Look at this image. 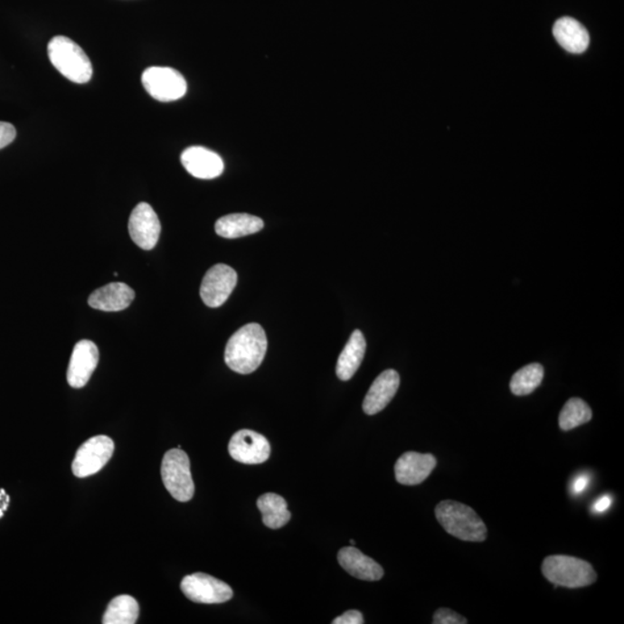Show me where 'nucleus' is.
Returning a JSON list of instances; mask_svg holds the SVG:
<instances>
[{
  "label": "nucleus",
  "mask_w": 624,
  "mask_h": 624,
  "mask_svg": "<svg viewBox=\"0 0 624 624\" xmlns=\"http://www.w3.org/2000/svg\"><path fill=\"white\" fill-rule=\"evenodd\" d=\"M141 81L146 91L160 102H173L184 97L187 85L184 77L172 68L153 66L144 71Z\"/></svg>",
  "instance_id": "423d86ee"
},
{
  "label": "nucleus",
  "mask_w": 624,
  "mask_h": 624,
  "mask_svg": "<svg viewBox=\"0 0 624 624\" xmlns=\"http://www.w3.org/2000/svg\"><path fill=\"white\" fill-rule=\"evenodd\" d=\"M364 622V615L359 610H347L341 617L333 619V624H362Z\"/></svg>",
  "instance_id": "bb28decb"
},
{
  "label": "nucleus",
  "mask_w": 624,
  "mask_h": 624,
  "mask_svg": "<svg viewBox=\"0 0 624 624\" xmlns=\"http://www.w3.org/2000/svg\"><path fill=\"white\" fill-rule=\"evenodd\" d=\"M181 161L187 173L201 180H213L224 169L222 157L202 146L186 148L182 153Z\"/></svg>",
  "instance_id": "4468645a"
},
{
  "label": "nucleus",
  "mask_w": 624,
  "mask_h": 624,
  "mask_svg": "<svg viewBox=\"0 0 624 624\" xmlns=\"http://www.w3.org/2000/svg\"><path fill=\"white\" fill-rule=\"evenodd\" d=\"M48 56L55 69L76 83L89 82L93 76V65L81 47L65 36H55L48 44Z\"/></svg>",
  "instance_id": "7ed1b4c3"
},
{
  "label": "nucleus",
  "mask_w": 624,
  "mask_h": 624,
  "mask_svg": "<svg viewBox=\"0 0 624 624\" xmlns=\"http://www.w3.org/2000/svg\"><path fill=\"white\" fill-rule=\"evenodd\" d=\"M351 544H355V541L351 540Z\"/></svg>",
  "instance_id": "7c9ffc66"
},
{
  "label": "nucleus",
  "mask_w": 624,
  "mask_h": 624,
  "mask_svg": "<svg viewBox=\"0 0 624 624\" xmlns=\"http://www.w3.org/2000/svg\"><path fill=\"white\" fill-rule=\"evenodd\" d=\"M592 415V410L582 399H569L560 413V428L564 431L572 430L573 428L590 422Z\"/></svg>",
  "instance_id": "5701e85b"
},
{
  "label": "nucleus",
  "mask_w": 624,
  "mask_h": 624,
  "mask_svg": "<svg viewBox=\"0 0 624 624\" xmlns=\"http://www.w3.org/2000/svg\"><path fill=\"white\" fill-rule=\"evenodd\" d=\"M589 481L590 477L585 476V474H581V476L577 477L575 481L572 482V493L578 495L584 492L586 487L589 486Z\"/></svg>",
  "instance_id": "cd10ccee"
},
{
  "label": "nucleus",
  "mask_w": 624,
  "mask_h": 624,
  "mask_svg": "<svg viewBox=\"0 0 624 624\" xmlns=\"http://www.w3.org/2000/svg\"><path fill=\"white\" fill-rule=\"evenodd\" d=\"M401 385V376L393 369L385 370L374 380L370 386L367 395L364 402V411L365 414L374 415L380 413L390 402L392 401L395 393Z\"/></svg>",
  "instance_id": "2eb2a0df"
},
{
  "label": "nucleus",
  "mask_w": 624,
  "mask_h": 624,
  "mask_svg": "<svg viewBox=\"0 0 624 624\" xmlns=\"http://www.w3.org/2000/svg\"><path fill=\"white\" fill-rule=\"evenodd\" d=\"M436 465V458L430 453L406 452L395 463V478L402 485H420L430 476Z\"/></svg>",
  "instance_id": "ddd939ff"
},
{
  "label": "nucleus",
  "mask_w": 624,
  "mask_h": 624,
  "mask_svg": "<svg viewBox=\"0 0 624 624\" xmlns=\"http://www.w3.org/2000/svg\"><path fill=\"white\" fill-rule=\"evenodd\" d=\"M257 506L263 515L264 525L272 530L284 527L290 520L291 515L287 509V502L280 495L265 494L258 498Z\"/></svg>",
  "instance_id": "412c9836"
},
{
  "label": "nucleus",
  "mask_w": 624,
  "mask_h": 624,
  "mask_svg": "<svg viewBox=\"0 0 624 624\" xmlns=\"http://www.w3.org/2000/svg\"><path fill=\"white\" fill-rule=\"evenodd\" d=\"M229 455L239 463L263 464L270 455V445L263 435L243 430L232 435L228 445Z\"/></svg>",
  "instance_id": "9d476101"
},
{
  "label": "nucleus",
  "mask_w": 624,
  "mask_h": 624,
  "mask_svg": "<svg viewBox=\"0 0 624 624\" xmlns=\"http://www.w3.org/2000/svg\"><path fill=\"white\" fill-rule=\"evenodd\" d=\"M544 578L557 586L580 589L592 585L597 581V572L592 565L584 560L567 555L546 557L543 563Z\"/></svg>",
  "instance_id": "20e7f679"
},
{
  "label": "nucleus",
  "mask_w": 624,
  "mask_h": 624,
  "mask_svg": "<svg viewBox=\"0 0 624 624\" xmlns=\"http://www.w3.org/2000/svg\"><path fill=\"white\" fill-rule=\"evenodd\" d=\"M128 232L133 242L144 250L156 248L160 239L161 223L159 216L147 203H140L133 208L128 220Z\"/></svg>",
  "instance_id": "9b49d317"
},
{
  "label": "nucleus",
  "mask_w": 624,
  "mask_h": 624,
  "mask_svg": "<svg viewBox=\"0 0 624 624\" xmlns=\"http://www.w3.org/2000/svg\"><path fill=\"white\" fill-rule=\"evenodd\" d=\"M99 348L90 340H81L74 346L68 369V383L81 389L90 382L99 364Z\"/></svg>",
  "instance_id": "f8f14e48"
},
{
  "label": "nucleus",
  "mask_w": 624,
  "mask_h": 624,
  "mask_svg": "<svg viewBox=\"0 0 624 624\" xmlns=\"http://www.w3.org/2000/svg\"><path fill=\"white\" fill-rule=\"evenodd\" d=\"M11 498L5 492V489H0V519L5 515L8 506H10Z\"/></svg>",
  "instance_id": "c756f323"
},
{
  "label": "nucleus",
  "mask_w": 624,
  "mask_h": 624,
  "mask_svg": "<svg viewBox=\"0 0 624 624\" xmlns=\"http://www.w3.org/2000/svg\"><path fill=\"white\" fill-rule=\"evenodd\" d=\"M15 138L16 130L14 125L0 122V149L7 147L8 145L14 143Z\"/></svg>",
  "instance_id": "a878e982"
},
{
  "label": "nucleus",
  "mask_w": 624,
  "mask_h": 624,
  "mask_svg": "<svg viewBox=\"0 0 624 624\" xmlns=\"http://www.w3.org/2000/svg\"><path fill=\"white\" fill-rule=\"evenodd\" d=\"M434 624H466L468 619L456 613L455 610L449 609H440L434 614Z\"/></svg>",
  "instance_id": "393cba45"
},
{
  "label": "nucleus",
  "mask_w": 624,
  "mask_h": 624,
  "mask_svg": "<svg viewBox=\"0 0 624 624\" xmlns=\"http://www.w3.org/2000/svg\"><path fill=\"white\" fill-rule=\"evenodd\" d=\"M135 298V290L131 287L122 282H112L93 291L89 298V305L101 311H122L130 307Z\"/></svg>",
  "instance_id": "dca6fc26"
},
{
  "label": "nucleus",
  "mask_w": 624,
  "mask_h": 624,
  "mask_svg": "<svg viewBox=\"0 0 624 624\" xmlns=\"http://www.w3.org/2000/svg\"><path fill=\"white\" fill-rule=\"evenodd\" d=\"M610 506L611 497L610 495H605V496L599 498L598 501L594 503L592 510L594 513L601 514L605 513L606 510H609Z\"/></svg>",
  "instance_id": "c85d7f7f"
},
{
  "label": "nucleus",
  "mask_w": 624,
  "mask_h": 624,
  "mask_svg": "<svg viewBox=\"0 0 624 624\" xmlns=\"http://www.w3.org/2000/svg\"><path fill=\"white\" fill-rule=\"evenodd\" d=\"M161 477L166 490L177 501L187 502L194 497V484L190 459L180 448L165 453L161 465Z\"/></svg>",
  "instance_id": "39448f33"
},
{
  "label": "nucleus",
  "mask_w": 624,
  "mask_h": 624,
  "mask_svg": "<svg viewBox=\"0 0 624 624\" xmlns=\"http://www.w3.org/2000/svg\"><path fill=\"white\" fill-rule=\"evenodd\" d=\"M181 589L185 597L194 602L223 603L232 598L231 586L203 572L183 578Z\"/></svg>",
  "instance_id": "6e6552de"
},
{
  "label": "nucleus",
  "mask_w": 624,
  "mask_h": 624,
  "mask_svg": "<svg viewBox=\"0 0 624 624\" xmlns=\"http://www.w3.org/2000/svg\"><path fill=\"white\" fill-rule=\"evenodd\" d=\"M263 228V220L258 216L244 213L222 216L215 223L216 234L223 239H239V237L256 234Z\"/></svg>",
  "instance_id": "aec40b11"
},
{
  "label": "nucleus",
  "mask_w": 624,
  "mask_h": 624,
  "mask_svg": "<svg viewBox=\"0 0 624 624\" xmlns=\"http://www.w3.org/2000/svg\"><path fill=\"white\" fill-rule=\"evenodd\" d=\"M365 348H367V343H365L364 333L360 330L354 331L336 364V376L341 381L351 380L359 370L364 361Z\"/></svg>",
  "instance_id": "6ab92c4d"
},
{
  "label": "nucleus",
  "mask_w": 624,
  "mask_h": 624,
  "mask_svg": "<svg viewBox=\"0 0 624 624\" xmlns=\"http://www.w3.org/2000/svg\"><path fill=\"white\" fill-rule=\"evenodd\" d=\"M139 617V605L135 598L119 596L112 599L103 615L104 624H135Z\"/></svg>",
  "instance_id": "4be33fe9"
},
{
  "label": "nucleus",
  "mask_w": 624,
  "mask_h": 624,
  "mask_svg": "<svg viewBox=\"0 0 624 624\" xmlns=\"http://www.w3.org/2000/svg\"><path fill=\"white\" fill-rule=\"evenodd\" d=\"M237 284V273L231 266L216 264L203 279L201 298L207 307H222Z\"/></svg>",
  "instance_id": "1a4fd4ad"
},
{
  "label": "nucleus",
  "mask_w": 624,
  "mask_h": 624,
  "mask_svg": "<svg viewBox=\"0 0 624 624\" xmlns=\"http://www.w3.org/2000/svg\"><path fill=\"white\" fill-rule=\"evenodd\" d=\"M544 370L539 364L526 365L514 374L510 382L511 392L515 395L531 394L539 388L544 380Z\"/></svg>",
  "instance_id": "b1692460"
},
{
  "label": "nucleus",
  "mask_w": 624,
  "mask_h": 624,
  "mask_svg": "<svg viewBox=\"0 0 624 624\" xmlns=\"http://www.w3.org/2000/svg\"><path fill=\"white\" fill-rule=\"evenodd\" d=\"M114 450V440L110 437L104 435L91 437L77 451L72 464L74 476L87 477L101 471L111 459Z\"/></svg>",
  "instance_id": "0eeeda50"
},
{
  "label": "nucleus",
  "mask_w": 624,
  "mask_h": 624,
  "mask_svg": "<svg viewBox=\"0 0 624 624\" xmlns=\"http://www.w3.org/2000/svg\"><path fill=\"white\" fill-rule=\"evenodd\" d=\"M338 561L341 567L357 580L374 581L382 580L384 576V570L381 565L355 547L341 549Z\"/></svg>",
  "instance_id": "f3484780"
},
{
  "label": "nucleus",
  "mask_w": 624,
  "mask_h": 624,
  "mask_svg": "<svg viewBox=\"0 0 624 624\" xmlns=\"http://www.w3.org/2000/svg\"><path fill=\"white\" fill-rule=\"evenodd\" d=\"M268 351V338L260 324L251 323L236 331L229 339L224 361L232 372L248 374L255 372Z\"/></svg>",
  "instance_id": "f257e3e1"
},
{
  "label": "nucleus",
  "mask_w": 624,
  "mask_h": 624,
  "mask_svg": "<svg viewBox=\"0 0 624 624\" xmlns=\"http://www.w3.org/2000/svg\"><path fill=\"white\" fill-rule=\"evenodd\" d=\"M435 515L444 530L457 539L471 543H482L487 539L486 524L471 506L443 501L436 506Z\"/></svg>",
  "instance_id": "f03ea898"
},
{
  "label": "nucleus",
  "mask_w": 624,
  "mask_h": 624,
  "mask_svg": "<svg viewBox=\"0 0 624 624\" xmlns=\"http://www.w3.org/2000/svg\"><path fill=\"white\" fill-rule=\"evenodd\" d=\"M553 34L561 47L568 52L582 53L589 48V32L581 23L569 16L556 21L553 27Z\"/></svg>",
  "instance_id": "a211bd4d"
}]
</instances>
